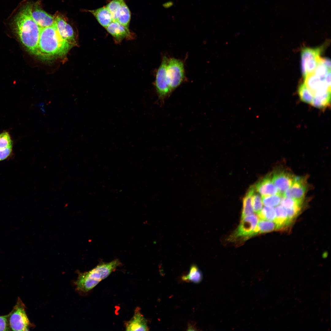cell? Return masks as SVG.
<instances>
[{"label": "cell", "mask_w": 331, "mask_h": 331, "mask_svg": "<svg viewBox=\"0 0 331 331\" xmlns=\"http://www.w3.org/2000/svg\"><path fill=\"white\" fill-rule=\"evenodd\" d=\"M298 92L299 97L303 102L312 105L314 97L305 83H302L299 86Z\"/></svg>", "instance_id": "obj_22"}, {"label": "cell", "mask_w": 331, "mask_h": 331, "mask_svg": "<svg viewBox=\"0 0 331 331\" xmlns=\"http://www.w3.org/2000/svg\"><path fill=\"white\" fill-rule=\"evenodd\" d=\"M71 46L59 33L55 24L41 28L37 56L44 59L63 56Z\"/></svg>", "instance_id": "obj_2"}, {"label": "cell", "mask_w": 331, "mask_h": 331, "mask_svg": "<svg viewBox=\"0 0 331 331\" xmlns=\"http://www.w3.org/2000/svg\"><path fill=\"white\" fill-rule=\"evenodd\" d=\"M282 197L280 195H274L262 196L261 199L264 206L274 207L279 205Z\"/></svg>", "instance_id": "obj_24"}, {"label": "cell", "mask_w": 331, "mask_h": 331, "mask_svg": "<svg viewBox=\"0 0 331 331\" xmlns=\"http://www.w3.org/2000/svg\"><path fill=\"white\" fill-rule=\"evenodd\" d=\"M12 147V142L9 133L6 132L0 134V149Z\"/></svg>", "instance_id": "obj_29"}, {"label": "cell", "mask_w": 331, "mask_h": 331, "mask_svg": "<svg viewBox=\"0 0 331 331\" xmlns=\"http://www.w3.org/2000/svg\"><path fill=\"white\" fill-rule=\"evenodd\" d=\"M168 59L166 56H163L156 74L154 85L158 99L161 103H163L172 93L168 83L166 74Z\"/></svg>", "instance_id": "obj_6"}, {"label": "cell", "mask_w": 331, "mask_h": 331, "mask_svg": "<svg viewBox=\"0 0 331 331\" xmlns=\"http://www.w3.org/2000/svg\"><path fill=\"white\" fill-rule=\"evenodd\" d=\"M55 17V25L61 37L70 45L75 42L74 32L71 26L63 18L59 16Z\"/></svg>", "instance_id": "obj_12"}, {"label": "cell", "mask_w": 331, "mask_h": 331, "mask_svg": "<svg viewBox=\"0 0 331 331\" xmlns=\"http://www.w3.org/2000/svg\"><path fill=\"white\" fill-rule=\"evenodd\" d=\"M9 314L10 328L13 331H28L30 325L26 314L25 306L19 297Z\"/></svg>", "instance_id": "obj_4"}, {"label": "cell", "mask_w": 331, "mask_h": 331, "mask_svg": "<svg viewBox=\"0 0 331 331\" xmlns=\"http://www.w3.org/2000/svg\"><path fill=\"white\" fill-rule=\"evenodd\" d=\"M306 190L304 178L295 177L291 185L282 194V197L296 200H303Z\"/></svg>", "instance_id": "obj_9"}, {"label": "cell", "mask_w": 331, "mask_h": 331, "mask_svg": "<svg viewBox=\"0 0 331 331\" xmlns=\"http://www.w3.org/2000/svg\"><path fill=\"white\" fill-rule=\"evenodd\" d=\"M12 150V147L0 149V161L6 158L10 155Z\"/></svg>", "instance_id": "obj_31"}, {"label": "cell", "mask_w": 331, "mask_h": 331, "mask_svg": "<svg viewBox=\"0 0 331 331\" xmlns=\"http://www.w3.org/2000/svg\"><path fill=\"white\" fill-rule=\"evenodd\" d=\"M295 177L286 172L280 171L274 173L272 181L282 195L293 184Z\"/></svg>", "instance_id": "obj_11"}, {"label": "cell", "mask_w": 331, "mask_h": 331, "mask_svg": "<svg viewBox=\"0 0 331 331\" xmlns=\"http://www.w3.org/2000/svg\"><path fill=\"white\" fill-rule=\"evenodd\" d=\"M166 74L168 83L172 92L181 84L185 79L183 62L174 58L168 59Z\"/></svg>", "instance_id": "obj_5"}, {"label": "cell", "mask_w": 331, "mask_h": 331, "mask_svg": "<svg viewBox=\"0 0 331 331\" xmlns=\"http://www.w3.org/2000/svg\"><path fill=\"white\" fill-rule=\"evenodd\" d=\"M325 81L326 83L329 86H331V71H329L326 75Z\"/></svg>", "instance_id": "obj_33"}, {"label": "cell", "mask_w": 331, "mask_h": 331, "mask_svg": "<svg viewBox=\"0 0 331 331\" xmlns=\"http://www.w3.org/2000/svg\"><path fill=\"white\" fill-rule=\"evenodd\" d=\"M331 71L321 62L318 64L314 71V74L318 77L324 80L325 77L328 73Z\"/></svg>", "instance_id": "obj_28"}, {"label": "cell", "mask_w": 331, "mask_h": 331, "mask_svg": "<svg viewBox=\"0 0 331 331\" xmlns=\"http://www.w3.org/2000/svg\"><path fill=\"white\" fill-rule=\"evenodd\" d=\"M261 219L274 221L276 216L275 209L273 207L265 206L262 208L258 213Z\"/></svg>", "instance_id": "obj_23"}, {"label": "cell", "mask_w": 331, "mask_h": 331, "mask_svg": "<svg viewBox=\"0 0 331 331\" xmlns=\"http://www.w3.org/2000/svg\"><path fill=\"white\" fill-rule=\"evenodd\" d=\"M324 45L315 48H305L301 52V67L302 77L304 79L306 76L305 65L308 61L320 57L321 52L324 49Z\"/></svg>", "instance_id": "obj_15"}, {"label": "cell", "mask_w": 331, "mask_h": 331, "mask_svg": "<svg viewBox=\"0 0 331 331\" xmlns=\"http://www.w3.org/2000/svg\"><path fill=\"white\" fill-rule=\"evenodd\" d=\"M188 330H196V328H195L194 325H191V324H189L188 326Z\"/></svg>", "instance_id": "obj_35"}, {"label": "cell", "mask_w": 331, "mask_h": 331, "mask_svg": "<svg viewBox=\"0 0 331 331\" xmlns=\"http://www.w3.org/2000/svg\"><path fill=\"white\" fill-rule=\"evenodd\" d=\"M9 314L0 316V331H10Z\"/></svg>", "instance_id": "obj_30"}, {"label": "cell", "mask_w": 331, "mask_h": 331, "mask_svg": "<svg viewBox=\"0 0 331 331\" xmlns=\"http://www.w3.org/2000/svg\"><path fill=\"white\" fill-rule=\"evenodd\" d=\"M131 18L130 11L124 1L118 12L116 21L128 28Z\"/></svg>", "instance_id": "obj_20"}, {"label": "cell", "mask_w": 331, "mask_h": 331, "mask_svg": "<svg viewBox=\"0 0 331 331\" xmlns=\"http://www.w3.org/2000/svg\"><path fill=\"white\" fill-rule=\"evenodd\" d=\"M105 28L117 43H120L124 39H130L133 37L134 34L130 31L128 28L116 21H113Z\"/></svg>", "instance_id": "obj_10"}, {"label": "cell", "mask_w": 331, "mask_h": 331, "mask_svg": "<svg viewBox=\"0 0 331 331\" xmlns=\"http://www.w3.org/2000/svg\"><path fill=\"white\" fill-rule=\"evenodd\" d=\"M203 276L200 271L196 265H192L190 268L189 272L186 275L182 277V280L185 282L198 283L200 282Z\"/></svg>", "instance_id": "obj_21"}, {"label": "cell", "mask_w": 331, "mask_h": 331, "mask_svg": "<svg viewBox=\"0 0 331 331\" xmlns=\"http://www.w3.org/2000/svg\"><path fill=\"white\" fill-rule=\"evenodd\" d=\"M126 331H148L149 329L147 320L137 307L131 319L125 324Z\"/></svg>", "instance_id": "obj_13"}, {"label": "cell", "mask_w": 331, "mask_h": 331, "mask_svg": "<svg viewBox=\"0 0 331 331\" xmlns=\"http://www.w3.org/2000/svg\"><path fill=\"white\" fill-rule=\"evenodd\" d=\"M303 200H296L282 197L280 204L286 209L290 208L298 205H302Z\"/></svg>", "instance_id": "obj_26"}, {"label": "cell", "mask_w": 331, "mask_h": 331, "mask_svg": "<svg viewBox=\"0 0 331 331\" xmlns=\"http://www.w3.org/2000/svg\"><path fill=\"white\" fill-rule=\"evenodd\" d=\"M31 6L28 3L22 7L15 16L13 25L21 43L30 53L37 55L41 28L31 16Z\"/></svg>", "instance_id": "obj_1"}, {"label": "cell", "mask_w": 331, "mask_h": 331, "mask_svg": "<svg viewBox=\"0 0 331 331\" xmlns=\"http://www.w3.org/2000/svg\"><path fill=\"white\" fill-rule=\"evenodd\" d=\"M278 230L277 225L273 221L261 219L258 221L255 230V235Z\"/></svg>", "instance_id": "obj_19"}, {"label": "cell", "mask_w": 331, "mask_h": 331, "mask_svg": "<svg viewBox=\"0 0 331 331\" xmlns=\"http://www.w3.org/2000/svg\"><path fill=\"white\" fill-rule=\"evenodd\" d=\"M254 186L255 190L262 196L274 195H282L273 184L272 178L269 175L260 180Z\"/></svg>", "instance_id": "obj_14"}, {"label": "cell", "mask_w": 331, "mask_h": 331, "mask_svg": "<svg viewBox=\"0 0 331 331\" xmlns=\"http://www.w3.org/2000/svg\"><path fill=\"white\" fill-rule=\"evenodd\" d=\"M255 191V189L254 186H250L243 198L241 219L245 217L252 214L253 212L252 198Z\"/></svg>", "instance_id": "obj_17"}, {"label": "cell", "mask_w": 331, "mask_h": 331, "mask_svg": "<svg viewBox=\"0 0 331 331\" xmlns=\"http://www.w3.org/2000/svg\"><path fill=\"white\" fill-rule=\"evenodd\" d=\"M124 0H112L106 6L110 12L113 21H116L117 17Z\"/></svg>", "instance_id": "obj_25"}, {"label": "cell", "mask_w": 331, "mask_h": 331, "mask_svg": "<svg viewBox=\"0 0 331 331\" xmlns=\"http://www.w3.org/2000/svg\"><path fill=\"white\" fill-rule=\"evenodd\" d=\"M38 106L40 108L42 113H44L45 112V111L44 107V102H40L38 104Z\"/></svg>", "instance_id": "obj_34"}, {"label": "cell", "mask_w": 331, "mask_h": 331, "mask_svg": "<svg viewBox=\"0 0 331 331\" xmlns=\"http://www.w3.org/2000/svg\"><path fill=\"white\" fill-rule=\"evenodd\" d=\"M252 204L253 211L258 214L261 210L263 206L261 197L258 193L255 192L253 194L252 198Z\"/></svg>", "instance_id": "obj_27"}, {"label": "cell", "mask_w": 331, "mask_h": 331, "mask_svg": "<svg viewBox=\"0 0 331 331\" xmlns=\"http://www.w3.org/2000/svg\"><path fill=\"white\" fill-rule=\"evenodd\" d=\"M321 62L329 70H331V61L329 59L321 58Z\"/></svg>", "instance_id": "obj_32"}, {"label": "cell", "mask_w": 331, "mask_h": 331, "mask_svg": "<svg viewBox=\"0 0 331 331\" xmlns=\"http://www.w3.org/2000/svg\"><path fill=\"white\" fill-rule=\"evenodd\" d=\"M259 221V217L255 214L247 215L242 219L239 225L230 236V240L243 238L244 240L255 236V230Z\"/></svg>", "instance_id": "obj_7"}, {"label": "cell", "mask_w": 331, "mask_h": 331, "mask_svg": "<svg viewBox=\"0 0 331 331\" xmlns=\"http://www.w3.org/2000/svg\"><path fill=\"white\" fill-rule=\"evenodd\" d=\"M275 209L276 216L274 221L277 224L278 230L284 229L289 225L286 209L280 205L276 206Z\"/></svg>", "instance_id": "obj_18"}, {"label": "cell", "mask_w": 331, "mask_h": 331, "mask_svg": "<svg viewBox=\"0 0 331 331\" xmlns=\"http://www.w3.org/2000/svg\"><path fill=\"white\" fill-rule=\"evenodd\" d=\"M120 265L119 260L102 263L91 270L79 275L75 282L76 289L78 291L87 292L107 277Z\"/></svg>", "instance_id": "obj_3"}, {"label": "cell", "mask_w": 331, "mask_h": 331, "mask_svg": "<svg viewBox=\"0 0 331 331\" xmlns=\"http://www.w3.org/2000/svg\"><path fill=\"white\" fill-rule=\"evenodd\" d=\"M88 11L91 13L99 23L105 28L113 21L112 15L106 6Z\"/></svg>", "instance_id": "obj_16"}, {"label": "cell", "mask_w": 331, "mask_h": 331, "mask_svg": "<svg viewBox=\"0 0 331 331\" xmlns=\"http://www.w3.org/2000/svg\"><path fill=\"white\" fill-rule=\"evenodd\" d=\"M31 14L33 20L41 28L52 26L55 24L54 17L42 10L38 3L32 4Z\"/></svg>", "instance_id": "obj_8"}]
</instances>
